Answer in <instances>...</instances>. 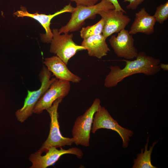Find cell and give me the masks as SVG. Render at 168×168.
Here are the masks:
<instances>
[{
  "instance_id": "1",
  "label": "cell",
  "mask_w": 168,
  "mask_h": 168,
  "mask_svg": "<svg viewBox=\"0 0 168 168\" xmlns=\"http://www.w3.org/2000/svg\"><path fill=\"white\" fill-rule=\"evenodd\" d=\"M121 60L125 62V66L122 69L118 66H112L109 67L110 71L105 79V87H115L125 78L137 73H143L147 76L153 75L159 72L161 69L160 59L147 55L143 52L138 53L136 59L134 60Z\"/></svg>"
},
{
  "instance_id": "2",
  "label": "cell",
  "mask_w": 168,
  "mask_h": 168,
  "mask_svg": "<svg viewBox=\"0 0 168 168\" xmlns=\"http://www.w3.org/2000/svg\"><path fill=\"white\" fill-rule=\"evenodd\" d=\"M114 8L113 4L107 0H101L99 3L91 6L77 5L71 13L68 22L58 30L59 33L67 34L77 31L85 24L86 20L94 19L96 15L102 11Z\"/></svg>"
},
{
  "instance_id": "3",
  "label": "cell",
  "mask_w": 168,
  "mask_h": 168,
  "mask_svg": "<svg viewBox=\"0 0 168 168\" xmlns=\"http://www.w3.org/2000/svg\"><path fill=\"white\" fill-rule=\"evenodd\" d=\"M39 76L41 83L40 88L35 91L28 90L23 106L15 112L17 120L21 123L24 122L31 115L36 103L56 78L54 77L51 79V72L45 66H43Z\"/></svg>"
},
{
  "instance_id": "4",
  "label": "cell",
  "mask_w": 168,
  "mask_h": 168,
  "mask_svg": "<svg viewBox=\"0 0 168 168\" xmlns=\"http://www.w3.org/2000/svg\"><path fill=\"white\" fill-rule=\"evenodd\" d=\"M63 99L56 100L52 106L46 110L50 118V131L46 140L44 142L39 151L42 153L47 152L52 147H61L66 145L70 146L74 143L73 138H69L63 136L60 130L58 121L59 114L58 108Z\"/></svg>"
},
{
  "instance_id": "5",
  "label": "cell",
  "mask_w": 168,
  "mask_h": 168,
  "mask_svg": "<svg viewBox=\"0 0 168 168\" xmlns=\"http://www.w3.org/2000/svg\"><path fill=\"white\" fill-rule=\"evenodd\" d=\"M100 103L99 99H96L84 114L76 119L72 131L74 143L76 145L85 147L90 146L93 119L95 113L101 106Z\"/></svg>"
},
{
  "instance_id": "6",
  "label": "cell",
  "mask_w": 168,
  "mask_h": 168,
  "mask_svg": "<svg viewBox=\"0 0 168 168\" xmlns=\"http://www.w3.org/2000/svg\"><path fill=\"white\" fill-rule=\"evenodd\" d=\"M53 37L50 42V52L56 55L67 65L70 59L77 52L86 50L73 40L72 34L61 35L57 29L52 30Z\"/></svg>"
},
{
  "instance_id": "7",
  "label": "cell",
  "mask_w": 168,
  "mask_h": 168,
  "mask_svg": "<svg viewBox=\"0 0 168 168\" xmlns=\"http://www.w3.org/2000/svg\"><path fill=\"white\" fill-rule=\"evenodd\" d=\"M101 128L111 129L117 132L122 140L123 147L124 148L128 147L130 138L133 134L132 130L121 126L107 110L101 105L94 114L91 132L94 134Z\"/></svg>"
},
{
  "instance_id": "8",
  "label": "cell",
  "mask_w": 168,
  "mask_h": 168,
  "mask_svg": "<svg viewBox=\"0 0 168 168\" xmlns=\"http://www.w3.org/2000/svg\"><path fill=\"white\" fill-rule=\"evenodd\" d=\"M70 88V82L56 78L36 103L33 113L39 114L47 110L56 100L66 96Z\"/></svg>"
},
{
  "instance_id": "9",
  "label": "cell",
  "mask_w": 168,
  "mask_h": 168,
  "mask_svg": "<svg viewBox=\"0 0 168 168\" xmlns=\"http://www.w3.org/2000/svg\"><path fill=\"white\" fill-rule=\"evenodd\" d=\"M60 148L59 150L56 147H52L44 156L41 155L42 153L39 151L31 154L29 157V160L32 163L30 168H46L53 165L60 157L65 154H73L80 159L83 157V152L79 148L72 147L68 149H63L62 147Z\"/></svg>"
},
{
  "instance_id": "10",
  "label": "cell",
  "mask_w": 168,
  "mask_h": 168,
  "mask_svg": "<svg viewBox=\"0 0 168 168\" xmlns=\"http://www.w3.org/2000/svg\"><path fill=\"white\" fill-rule=\"evenodd\" d=\"M109 42L114 52L119 57L127 60L136 58L138 53L134 46V40L128 30L124 29L118 35H112Z\"/></svg>"
},
{
  "instance_id": "11",
  "label": "cell",
  "mask_w": 168,
  "mask_h": 168,
  "mask_svg": "<svg viewBox=\"0 0 168 168\" xmlns=\"http://www.w3.org/2000/svg\"><path fill=\"white\" fill-rule=\"evenodd\" d=\"M74 8L75 7L71 6L70 3L60 11L53 14L47 15L40 14L37 12L30 13L28 12L25 7H21V9L14 12V14L17 17H28L37 21L45 31V34H40L41 40L42 42L48 43L51 42L53 37V34L50 27L52 19L55 16L63 13L68 12L72 13Z\"/></svg>"
},
{
  "instance_id": "12",
  "label": "cell",
  "mask_w": 168,
  "mask_h": 168,
  "mask_svg": "<svg viewBox=\"0 0 168 168\" xmlns=\"http://www.w3.org/2000/svg\"><path fill=\"white\" fill-rule=\"evenodd\" d=\"M124 12L115 9L102 11L98 14L104 21L102 34L106 39L115 33L125 29L131 19Z\"/></svg>"
},
{
  "instance_id": "13",
  "label": "cell",
  "mask_w": 168,
  "mask_h": 168,
  "mask_svg": "<svg viewBox=\"0 0 168 168\" xmlns=\"http://www.w3.org/2000/svg\"><path fill=\"white\" fill-rule=\"evenodd\" d=\"M44 63L57 79L76 83L81 80L80 77L69 70L67 64L57 56L45 58Z\"/></svg>"
},
{
  "instance_id": "14",
  "label": "cell",
  "mask_w": 168,
  "mask_h": 168,
  "mask_svg": "<svg viewBox=\"0 0 168 168\" xmlns=\"http://www.w3.org/2000/svg\"><path fill=\"white\" fill-rule=\"evenodd\" d=\"M156 22L153 16L148 13L145 8H142L135 13L134 21L129 33L131 35L138 33L147 35L152 34L154 32Z\"/></svg>"
},
{
  "instance_id": "15",
  "label": "cell",
  "mask_w": 168,
  "mask_h": 168,
  "mask_svg": "<svg viewBox=\"0 0 168 168\" xmlns=\"http://www.w3.org/2000/svg\"><path fill=\"white\" fill-rule=\"evenodd\" d=\"M102 34L83 39L81 45L87 51L89 56L100 59L107 55L110 49Z\"/></svg>"
},
{
  "instance_id": "16",
  "label": "cell",
  "mask_w": 168,
  "mask_h": 168,
  "mask_svg": "<svg viewBox=\"0 0 168 168\" xmlns=\"http://www.w3.org/2000/svg\"><path fill=\"white\" fill-rule=\"evenodd\" d=\"M148 137L147 143L145 146V150L143 152V149H141V152L138 154L136 159L134 160V165L133 168H156L152 164L151 160V156L153 147L157 142H154L152 146H151L149 150H147Z\"/></svg>"
},
{
  "instance_id": "17",
  "label": "cell",
  "mask_w": 168,
  "mask_h": 168,
  "mask_svg": "<svg viewBox=\"0 0 168 168\" xmlns=\"http://www.w3.org/2000/svg\"><path fill=\"white\" fill-rule=\"evenodd\" d=\"M104 24V19L101 18V19L95 24L82 27L80 31L81 37L83 39L93 35L102 34Z\"/></svg>"
},
{
  "instance_id": "18",
  "label": "cell",
  "mask_w": 168,
  "mask_h": 168,
  "mask_svg": "<svg viewBox=\"0 0 168 168\" xmlns=\"http://www.w3.org/2000/svg\"><path fill=\"white\" fill-rule=\"evenodd\" d=\"M156 22L162 24L168 18V2L157 7L155 12L153 16Z\"/></svg>"
},
{
  "instance_id": "19",
  "label": "cell",
  "mask_w": 168,
  "mask_h": 168,
  "mask_svg": "<svg viewBox=\"0 0 168 168\" xmlns=\"http://www.w3.org/2000/svg\"><path fill=\"white\" fill-rule=\"evenodd\" d=\"M64 1L68 0H63ZM74 2L77 5H82L86 6H91L96 4L99 0H68Z\"/></svg>"
},
{
  "instance_id": "20",
  "label": "cell",
  "mask_w": 168,
  "mask_h": 168,
  "mask_svg": "<svg viewBox=\"0 0 168 168\" xmlns=\"http://www.w3.org/2000/svg\"><path fill=\"white\" fill-rule=\"evenodd\" d=\"M145 0H124V2H128L129 4L127 6L126 8L128 10L136 9L138 6Z\"/></svg>"
},
{
  "instance_id": "21",
  "label": "cell",
  "mask_w": 168,
  "mask_h": 168,
  "mask_svg": "<svg viewBox=\"0 0 168 168\" xmlns=\"http://www.w3.org/2000/svg\"><path fill=\"white\" fill-rule=\"evenodd\" d=\"M113 4L114 9L117 11H122L126 13V11L121 7L118 0H107Z\"/></svg>"
},
{
  "instance_id": "22",
  "label": "cell",
  "mask_w": 168,
  "mask_h": 168,
  "mask_svg": "<svg viewBox=\"0 0 168 168\" xmlns=\"http://www.w3.org/2000/svg\"><path fill=\"white\" fill-rule=\"evenodd\" d=\"M161 69H162L164 71H168V64L164 63H161L160 64Z\"/></svg>"
}]
</instances>
